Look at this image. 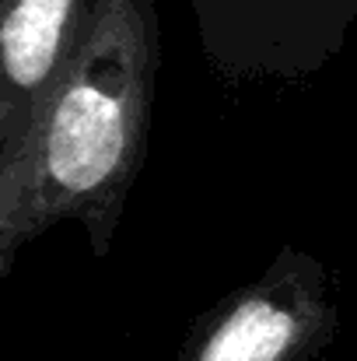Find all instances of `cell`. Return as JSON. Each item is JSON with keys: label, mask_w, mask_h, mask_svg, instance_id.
Segmentation results:
<instances>
[{"label": "cell", "mask_w": 357, "mask_h": 361, "mask_svg": "<svg viewBox=\"0 0 357 361\" xmlns=\"http://www.w3.org/2000/svg\"><path fill=\"white\" fill-rule=\"evenodd\" d=\"M207 63L225 81H305L351 39L357 0H189Z\"/></svg>", "instance_id": "obj_3"}, {"label": "cell", "mask_w": 357, "mask_h": 361, "mask_svg": "<svg viewBox=\"0 0 357 361\" xmlns=\"http://www.w3.org/2000/svg\"><path fill=\"white\" fill-rule=\"evenodd\" d=\"M92 0H0V158L67 67Z\"/></svg>", "instance_id": "obj_4"}, {"label": "cell", "mask_w": 357, "mask_h": 361, "mask_svg": "<svg viewBox=\"0 0 357 361\" xmlns=\"http://www.w3.org/2000/svg\"><path fill=\"white\" fill-rule=\"evenodd\" d=\"M340 319L333 270L284 245L256 281L193 323L175 361H330Z\"/></svg>", "instance_id": "obj_2"}, {"label": "cell", "mask_w": 357, "mask_h": 361, "mask_svg": "<svg viewBox=\"0 0 357 361\" xmlns=\"http://www.w3.org/2000/svg\"><path fill=\"white\" fill-rule=\"evenodd\" d=\"M158 67L154 0H92L67 67L0 158V281L63 221L109 256L144 165Z\"/></svg>", "instance_id": "obj_1"}]
</instances>
